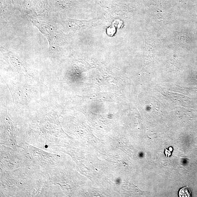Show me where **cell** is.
<instances>
[{
	"instance_id": "cell-1",
	"label": "cell",
	"mask_w": 197,
	"mask_h": 197,
	"mask_svg": "<svg viewBox=\"0 0 197 197\" xmlns=\"http://www.w3.org/2000/svg\"><path fill=\"white\" fill-rule=\"evenodd\" d=\"M179 196L180 197H192L191 191L187 187L182 188L179 191Z\"/></svg>"
},
{
	"instance_id": "cell-2",
	"label": "cell",
	"mask_w": 197,
	"mask_h": 197,
	"mask_svg": "<svg viewBox=\"0 0 197 197\" xmlns=\"http://www.w3.org/2000/svg\"><path fill=\"white\" fill-rule=\"evenodd\" d=\"M169 148V151H168L167 149H165V155L168 157H169L171 155V152H172L173 150V148L172 147H170Z\"/></svg>"
}]
</instances>
